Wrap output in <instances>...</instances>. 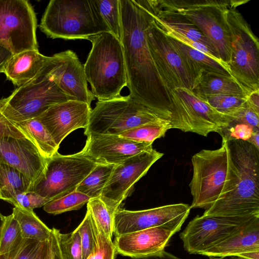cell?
Listing matches in <instances>:
<instances>
[{
  "instance_id": "cell-1",
  "label": "cell",
  "mask_w": 259,
  "mask_h": 259,
  "mask_svg": "<svg viewBox=\"0 0 259 259\" xmlns=\"http://www.w3.org/2000/svg\"><path fill=\"white\" fill-rule=\"evenodd\" d=\"M121 37L130 95L169 120L170 94L152 58L146 31L153 19L141 0H120Z\"/></svg>"
},
{
  "instance_id": "cell-2",
  "label": "cell",
  "mask_w": 259,
  "mask_h": 259,
  "mask_svg": "<svg viewBox=\"0 0 259 259\" xmlns=\"http://www.w3.org/2000/svg\"><path fill=\"white\" fill-rule=\"evenodd\" d=\"M225 140L227 172L222 192L202 215L259 218V150L241 140Z\"/></svg>"
},
{
  "instance_id": "cell-3",
  "label": "cell",
  "mask_w": 259,
  "mask_h": 259,
  "mask_svg": "<svg viewBox=\"0 0 259 259\" xmlns=\"http://www.w3.org/2000/svg\"><path fill=\"white\" fill-rule=\"evenodd\" d=\"M248 1L147 0V4L152 12L177 14L193 23L211 43L220 60L228 64L231 52V36L226 12L230 7H237Z\"/></svg>"
},
{
  "instance_id": "cell-4",
  "label": "cell",
  "mask_w": 259,
  "mask_h": 259,
  "mask_svg": "<svg viewBox=\"0 0 259 259\" xmlns=\"http://www.w3.org/2000/svg\"><path fill=\"white\" fill-rule=\"evenodd\" d=\"M92 47L83 65L85 76L92 93L98 101L120 96L127 85V76L120 40L109 32L92 37Z\"/></svg>"
},
{
  "instance_id": "cell-5",
  "label": "cell",
  "mask_w": 259,
  "mask_h": 259,
  "mask_svg": "<svg viewBox=\"0 0 259 259\" xmlns=\"http://www.w3.org/2000/svg\"><path fill=\"white\" fill-rule=\"evenodd\" d=\"M39 27L53 39L89 40L101 32H109L95 0H51Z\"/></svg>"
},
{
  "instance_id": "cell-6",
  "label": "cell",
  "mask_w": 259,
  "mask_h": 259,
  "mask_svg": "<svg viewBox=\"0 0 259 259\" xmlns=\"http://www.w3.org/2000/svg\"><path fill=\"white\" fill-rule=\"evenodd\" d=\"M236 8L229 7L225 14L231 36L227 65L231 75L249 94L259 90V41Z\"/></svg>"
},
{
  "instance_id": "cell-7",
  "label": "cell",
  "mask_w": 259,
  "mask_h": 259,
  "mask_svg": "<svg viewBox=\"0 0 259 259\" xmlns=\"http://www.w3.org/2000/svg\"><path fill=\"white\" fill-rule=\"evenodd\" d=\"M168 120L130 95L98 101L92 109L84 134L118 135L129 129L147 123Z\"/></svg>"
},
{
  "instance_id": "cell-8",
  "label": "cell",
  "mask_w": 259,
  "mask_h": 259,
  "mask_svg": "<svg viewBox=\"0 0 259 259\" xmlns=\"http://www.w3.org/2000/svg\"><path fill=\"white\" fill-rule=\"evenodd\" d=\"M47 64L34 79L0 99V112L9 120L34 118L51 106L69 101L48 74Z\"/></svg>"
},
{
  "instance_id": "cell-9",
  "label": "cell",
  "mask_w": 259,
  "mask_h": 259,
  "mask_svg": "<svg viewBox=\"0 0 259 259\" xmlns=\"http://www.w3.org/2000/svg\"><path fill=\"white\" fill-rule=\"evenodd\" d=\"M98 163L79 152L67 155L57 152L47 159L30 191L50 200L64 196L75 191Z\"/></svg>"
},
{
  "instance_id": "cell-10",
  "label": "cell",
  "mask_w": 259,
  "mask_h": 259,
  "mask_svg": "<svg viewBox=\"0 0 259 259\" xmlns=\"http://www.w3.org/2000/svg\"><path fill=\"white\" fill-rule=\"evenodd\" d=\"M170 128L194 133L207 137L228 127L233 119L224 115L186 88H178L170 93Z\"/></svg>"
},
{
  "instance_id": "cell-11",
  "label": "cell",
  "mask_w": 259,
  "mask_h": 259,
  "mask_svg": "<svg viewBox=\"0 0 259 259\" xmlns=\"http://www.w3.org/2000/svg\"><path fill=\"white\" fill-rule=\"evenodd\" d=\"M193 175L189 184L193 197L191 208L210 207L220 196L227 176V154L225 140L220 148L203 149L191 158Z\"/></svg>"
},
{
  "instance_id": "cell-12",
  "label": "cell",
  "mask_w": 259,
  "mask_h": 259,
  "mask_svg": "<svg viewBox=\"0 0 259 259\" xmlns=\"http://www.w3.org/2000/svg\"><path fill=\"white\" fill-rule=\"evenodd\" d=\"M37 19L31 4L26 0H0V45L13 55L38 50Z\"/></svg>"
},
{
  "instance_id": "cell-13",
  "label": "cell",
  "mask_w": 259,
  "mask_h": 259,
  "mask_svg": "<svg viewBox=\"0 0 259 259\" xmlns=\"http://www.w3.org/2000/svg\"><path fill=\"white\" fill-rule=\"evenodd\" d=\"M146 34L153 61L170 94L178 88L191 91L193 81L183 59L168 36L158 27L153 18L146 29Z\"/></svg>"
},
{
  "instance_id": "cell-14",
  "label": "cell",
  "mask_w": 259,
  "mask_h": 259,
  "mask_svg": "<svg viewBox=\"0 0 259 259\" xmlns=\"http://www.w3.org/2000/svg\"><path fill=\"white\" fill-rule=\"evenodd\" d=\"M163 154L152 149L143 151L115 165L100 198L114 214L133 188L150 167Z\"/></svg>"
},
{
  "instance_id": "cell-15",
  "label": "cell",
  "mask_w": 259,
  "mask_h": 259,
  "mask_svg": "<svg viewBox=\"0 0 259 259\" xmlns=\"http://www.w3.org/2000/svg\"><path fill=\"white\" fill-rule=\"evenodd\" d=\"M254 219L197 215L180 234V237L185 250L191 254H201Z\"/></svg>"
},
{
  "instance_id": "cell-16",
  "label": "cell",
  "mask_w": 259,
  "mask_h": 259,
  "mask_svg": "<svg viewBox=\"0 0 259 259\" xmlns=\"http://www.w3.org/2000/svg\"><path fill=\"white\" fill-rule=\"evenodd\" d=\"M48 74L69 100L91 106L95 98L88 87L83 65L76 54L68 50L50 57L47 64Z\"/></svg>"
},
{
  "instance_id": "cell-17",
  "label": "cell",
  "mask_w": 259,
  "mask_h": 259,
  "mask_svg": "<svg viewBox=\"0 0 259 259\" xmlns=\"http://www.w3.org/2000/svg\"><path fill=\"white\" fill-rule=\"evenodd\" d=\"M190 209V206L184 203L140 210H128L119 207L113 214V234L117 237L186 219Z\"/></svg>"
},
{
  "instance_id": "cell-18",
  "label": "cell",
  "mask_w": 259,
  "mask_h": 259,
  "mask_svg": "<svg viewBox=\"0 0 259 259\" xmlns=\"http://www.w3.org/2000/svg\"><path fill=\"white\" fill-rule=\"evenodd\" d=\"M186 219L117 237L113 241L116 253L131 258L150 256L163 250Z\"/></svg>"
},
{
  "instance_id": "cell-19",
  "label": "cell",
  "mask_w": 259,
  "mask_h": 259,
  "mask_svg": "<svg viewBox=\"0 0 259 259\" xmlns=\"http://www.w3.org/2000/svg\"><path fill=\"white\" fill-rule=\"evenodd\" d=\"M92 109L88 104L69 100L54 105L36 117L48 131L59 147L70 133L78 128H85Z\"/></svg>"
},
{
  "instance_id": "cell-20",
  "label": "cell",
  "mask_w": 259,
  "mask_h": 259,
  "mask_svg": "<svg viewBox=\"0 0 259 259\" xmlns=\"http://www.w3.org/2000/svg\"><path fill=\"white\" fill-rule=\"evenodd\" d=\"M87 137L85 146L79 152L98 163L116 165L153 149V143L136 142L119 135H95Z\"/></svg>"
},
{
  "instance_id": "cell-21",
  "label": "cell",
  "mask_w": 259,
  "mask_h": 259,
  "mask_svg": "<svg viewBox=\"0 0 259 259\" xmlns=\"http://www.w3.org/2000/svg\"><path fill=\"white\" fill-rule=\"evenodd\" d=\"M46 161L30 139L0 138V163L18 169L32 183L43 171Z\"/></svg>"
},
{
  "instance_id": "cell-22",
  "label": "cell",
  "mask_w": 259,
  "mask_h": 259,
  "mask_svg": "<svg viewBox=\"0 0 259 259\" xmlns=\"http://www.w3.org/2000/svg\"><path fill=\"white\" fill-rule=\"evenodd\" d=\"M146 8L150 12L156 24L168 36L221 61L218 53L203 33L185 18L175 14L154 12Z\"/></svg>"
},
{
  "instance_id": "cell-23",
  "label": "cell",
  "mask_w": 259,
  "mask_h": 259,
  "mask_svg": "<svg viewBox=\"0 0 259 259\" xmlns=\"http://www.w3.org/2000/svg\"><path fill=\"white\" fill-rule=\"evenodd\" d=\"M259 250V218L251 220L236 232L201 253L208 257H237Z\"/></svg>"
},
{
  "instance_id": "cell-24",
  "label": "cell",
  "mask_w": 259,
  "mask_h": 259,
  "mask_svg": "<svg viewBox=\"0 0 259 259\" xmlns=\"http://www.w3.org/2000/svg\"><path fill=\"white\" fill-rule=\"evenodd\" d=\"M50 57L38 50H28L14 55L6 63L3 73L7 79L19 87L34 79L44 68Z\"/></svg>"
},
{
  "instance_id": "cell-25",
  "label": "cell",
  "mask_w": 259,
  "mask_h": 259,
  "mask_svg": "<svg viewBox=\"0 0 259 259\" xmlns=\"http://www.w3.org/2000/svg\"><path fill=\"white\" fill-rule=\"evenodd\" d=\"M168 37L186 66L193 81V87L204 72L231 75L227 64L222 61L214 59L204 53L187 46L169 36Z\"/></svg>"
},
{
  "instance_id": "cell-26",
  "label": "cell",
  "mask_w": 259,
  "mask_h": 259,
  "mask_svg": "<svg viewBox=\"0 0 259 259\" xmlns=\"http://www.w3.org/2000/svg\"><path fill=\"white\" fill-rule=\"evenodd\" d=\"M199 97L205 95H230L246 97L248 94L231 75L204 72L191 90Z\"/></svg>"
},
{
  "instance_id": "cell-27",
  "label": "cell",
  "mask_w": 259,
  "mask_h": 259,
  "mask_svg": "<svg viewBox=\"0 0 259 259\" xmlns=\"http://www.w3.org/2000/svg\"><path fill=\"white\" fill-rule=\"evenodd\" d=\"M14 123L26 133L46 160L58 152L59 147L45 126L36 118Z\"/></svg>"
},
{
  "instance_id": "cell-28",
  "label": "cell",
  "mask_w": 259,
  "mask_h": 259,
  "mask_svg": "<svg viewBox=\"0 0 259 259\" xmlns=\"http://www.w3.org/2000/svg\"><path fill=\"white\" fill-rule=\"evenodd\" d=\"M32 182L18 169L0 163L1 199L9 202L19 194L30 191Z\"/></svg>"
},
{
  "instance_id": "cell-29",
  "label": "cell",
  "mask_w": 259,
  "mask_h": 259,
  "mask_svg": "<svg viewBox=\"0 0 259 259\" xmlns=\"http://www.w3.org/2000/svg\"><path fill=\"white\" fill-rule=\"evenodd\" d=\"M12 214L18 222L24 238L40 242L49 239L51 229L38 218L33 210L15 206Z\"/></svg>"
},
{
  "instance_id": "cell-30",
  "label": "cell",
  "mask_w": 259,
  "mask_h": 259,
  "mask_svg": "<svg viewBox=\"0 0 259 259\" xmlns=\"http://www.w3.org/2000/svg\"><path fill=\"white\" fill-rule=\"evenodd\" d=\"M114 166L113 164L98 163L78 185L75 191L88 196L91 199L100 198Z\"/></svg>"
},
{
  "instance_id": "cell-31",
  "label": "cell",
  "mask_w": 259,
  "mask_h": 259,
  "mask_svg": "<svg viewBox=\"0 0 259 259\" xmlns=\"http://www.w3.org/2000/svg\"><path fill=\"white\" fill-rule=\"evenodd\" d=\"M199 97L220 113L232 118L233 121L246 106V97L230 95H205Z\"/></svg>"
},
{
  "instance_id": "cell-32",
  "label": "cell",
  "mask_w": 259,
  "mask_h": 259,
  "mask_svg": "<svg viewBox=\"0 0 259 259\" xmlns=\"http://www.w3.org/2000/svg\"><path fill=\"white\" fill-rule=\"evenodd\" d=\"M169 129V120H164L147 123L129 129L118 135L136 142L153 143L156 139L164 137Z\"/></svg>"
},
{
  "instance_id": "cell-33",
  "label": "cell",
  "mask_w": 259,
  "mask_h": 259,
  "mask_svg": "<svg viewBox=\"0 0 259 259\" xmlns=\"http://www.w3.org/2000/svg\"><path fill=\"white\" fill-rule=\"evenodd\" d=\"M95 1L109 32L120 40L122 29L120 0Z\"/></svg>"
},
{
  "instance_id": "cell-34",
  "label": "cell",
  "mask_w": 259,
  "mask_h": 259,
  "mask_svg": "<svg viewBox=\"0 0 259 259\" xmlns=\"http://www.w3.org/2000/svg\"><path fill=\"white\" fill-rule=\"evenodd\" d=\"M90 199L88 196L75 191L64 196L50 200L44 206V209L48 213L58 214L78 210Z\"/></svg>"
},
{
  "instance_id": "cell-35",
  "label": "cell",
  "mask_w": 259,
  "mask_h": 259,
  "mask_svg": "<svg viewBox=\"0 0 259 259\" xmlns=\"http://www.w3.org/2000/svg\"><path fill=\"white\" fill-rule=\"evenodd\" d=\"M23 239L20 227L13 214L5 216L0 234V255L15 249L21 243Z\"/></svg>"
},
{
  "instance_id": "cell-36",
  "label": "cell",
  "mask_w": 259,
  "mask_h": 259,
  "mask_svg": "<svg viewBox=\"0 0 259 259\" xmlns=\"http://www.w3.org/2000/svg\"><path fill=\"white\" fill-rule=\"evenodd\" d=\"M91 221L95 237V245L85 259H115L116 252L112 238L104 233L92 215Z\"/></svg>"
},
{
  "instance_id": "cell-37",
  "label": "cell",
  "mask_w": 259,
  "mask_h": 259,
  "mask_svg": "<svg viewBox=\"0 0 259 259\" xmlns=\"http://www.w3.org/2000/svg\"><path fill=\"white\" fill-rule=\"evenodd\" d=\"M56 233L62 259H82L80 237L76 229L63 234L56 229Z\"/></svg>"
},
{
  "instance_id": "cell-38",
  "label": "cell",
  "mask_w": 259,
  "mask_h": 259,
  "mask_svg": "<svg viewBox=\"0 0 259 259\" xmlns=\"http://www.w3.org/2000/svg\"><path fill=\"white\" fill-rule=\"evenodd\" d=\"M87 209L104 233L112 238L113 235V214L104 202L100 198H92L87 203Z\"/></svg>"
},
{
  "instance_id": "cell-39",
  "label": "cell",
  "mask_w": 259,
  "mask_h": 259,
  "mask_svg": "<svg viewBox=\"0 0 259 259\" xmlns=\"http://www.w3.org/2000/svg\"><path fill=\"white\" fill-rule=\"evenodd\" d=\"M75 229L80 237L82 259H85L92 251L95 245V237L92 224L91 215L88 209L83 220Z\"/></svg>"
},
{
  "instance_id": "cell-40",
  "label": "cell",
  "mask_w": 259,
  "mask_h": 259,
  "mask_svg": "<svg viewBox=\"0 0 259 259\" xmlns=\"http://www.w3.org/2000/svg\"><path fill=\"white\" fill-rule=\"evenodd\" d=\"M42 242L24 238L15 249L0 255V259H35Z\"/></svg>"
},
{
  "instance_id": "cell-41",
  "label": "cell",
  "mask_w": 259,
  "mask_h": 259,
  "mask_svg": "<svg viewBox=\"0 0 259 259\" xmlns=\"http://www.w3.org/2000/svg\"><path fill=\"white\" fill-rule=\"evenodd\" d=\"M50 201L33 191H27L17 195L8 202L16 207L33 210L44 206Z\"/></svg>"
},
{
  "instance_id": "cell-42",
  "label": "cell",
  "mask_w": 259,
  "mask_h": 259,
  "mask_svg": "<svg viewBox=\"0 0 259 259\" xmlns=\"http://www.w3.org/2000/svg\"><path fill=\"white\" fill-rule=\"evenodd\" d=\"M255 130L258 129L244 123L232 121L228 127L219 131L218 133L227 140L248 141Z\"/></svg>"
},
{
  "instance_id": "cell-43",
  "label": "cell",
  "mask_w": 259,
  "mask_h": 259,
  "mask_svg": "<svg viewBox=\"0 0 259 259\" xmlns=\"http://www.w3.org/2000/svg\"><path fill=\"white\" fill-rule=\"evenodd\" d=\"M3 137L30 139L23 131L9 120L0 112V138Z\"/></svg>"
},
{
  "instance_id": "cell-44",
  "label": "cell",
  "mask_w": 259,
  "mask_h": 259,
  "mask_svg": "<svg viewBox=\"0 0 259 259\" xmlns=\"http://www.w3.org/2000/svg\"><path fill=\"white\" fill-rule=\"evenodd\" d=\"M233 121L244 123L258 129L259 113L249 108L246 104V107Z\"/></svg>"
},
{
  "instance_id": "cell-45",
  "label": "cell",
  "mask_w": 259,
  "mask_h": 259,
  "mask_svg": "<svg viewBox=\"0 0 259 259\" xmlns=\"http://www.w3.org/2000/svg\"><path fill=\"white\" fill-rule=\"evenodd\" d=\"M49 252L47 259H62L58 244L56 228L51 229L49 238Z\"/></svg>"
},
{
  "instance_id": "cell-46",
  "label": "cell",
  "mask_w": 259,
  "mask_h": 259,
  "mask_svg": "<svg viewBox=\"0 0 259 259\" xmlns=\"http://www.w3.org/2000/svg\"><path fill=\"white\" fill-rule=\"evenodd\" d=\"M247 105L259 113V90L250 93L246 97Z\"/></svg>"
},
{
  "instance_id": "cell-47",
  "label": "cell",
  "mask_w": 259,
  "mask_h": 259,
  "mask_svg": "<svg viewBox=\"0 0 259 259\" xmlns=\"http://www.w3.org/2000/svg\"><path fill=\"white\" fill-rule=\"evenodd\" d=\"M13 55L8 49L0 45V73H3L6 63Z\"/></svg>"
},
{
  "instance_id": "cell-48",
  "label": "cell",
  "mask_w": 259,
  "mask_h": 259,
  "mask_svg": "<svg viewBox=\"0 0 259 259\" xmlns=\"http://www.w3.org/2000/svg\"><path fill=\"white\" fill-rule=\"evenodd\" d=\"M48 239L42 242L35 259H47L49 252Z\"/></svg>"
},
{
  "instance_id": "cell-49",
  "label": "cell",
  "mask_w": 259,
  "mask_h": 259,
  "mask_svg": "<svg viewBox=\"0 0 259 259\" xmlns=\"http://www.w3.org/2000/svg\"><path fill=\"white\" fill-rule=\"evenodd\" d=\"M237 257L238 259H259V250L244 252Z\"/></svg>"
},
{
  "instance_id": "cell-50",
  "label": "cell",
  "mask_w": 259,
  "mask_h": 259,
  "mask_svg": "<svg viewBox=\"0 0 259 259\" xmlns=\"http://www.w3.org/2000/svg\"><path fill=\"white\" fill-rule=\"evenodd\" d=\"M258 138L259 131L258 130H255V131H253L250 138L247 141L252 144L253 146H254L256 147V148L258 150H259Z\"/></svg>"
},
{
  "instance_id": "cell-51",
  "label": "cell",
  "mask_w": 259,
  "mask_h": 259,
  "mask_svg": "<svg viewBox=\"0 0 259 259\" xmlns=\"http://www.w3.org/2000/svg\"><path fill=\"white\" fill-rule=\"evenodd\" d=\"M5 216L3 215L1 212H0V234L5 222Z\"/></svg>"
},
{
  "instance_id": "cell-52",
  "label": "cell",
  "mask_w": 259,
  "mask_h": 259,
  "mask_svg": "<svg viewBox=\"0 0 259 259\" xmlns=\"http://www.w3.org/2000/svg\"><path fill=\"white\" fill-rule=\"evenodd\" d=\"M209 259H231V258H227L226 257H209Z\"/></svg>"
},
{
  "instance_id": "cell-53",
  "label": "cell",
  "mask_w": 259,
  "mask_h": 259,
  "mask_svg": "<svg viewBox=\"0 0 259 259\" xmlns=\"http://www.w3.org/2000/svg\"><path fill=\"white\" fill-rule=\"evenodd\" d=\"M231 259H238L237 257H232V258Z\"/></svg>"
},
{
  "instance_id": "cell-54",
  "label": "cell",
  "mask_w": 259,
  "mask_h": 259,
  "mask_svg": "<svg viewBox=\"0 0 259 259\" xmlns=\"http://www.w3.org/2000/svg\"><path fill=\"white\" fill-rule=\"evenodd\" d=\"M0 199H1V193H0Z\"/></svg>"
}]
</instances>
